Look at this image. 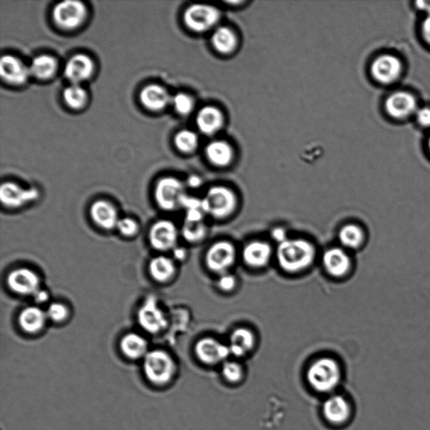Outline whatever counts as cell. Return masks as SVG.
Here are the masks:
<instances>
[{
  "mask_svg": "<svg viewBox=\"0 0 430 430\" xmlns=\"http://www.w3.org/2000/svg\"><path fill=\"white\" fill-rule=\"evenodd\" d=\"M178 231L172 221L159 220L150 230L149 240L151 247L160 252L176 247Z\"/></svg>",
  "mask_w": 430,
  "mask_h": 430,
  "instance_id": "cell-12",
  "label": "cell"
},
{
  "mask_svg": "<svg viewBox=\"0 0 430 430\" xmlns=\"http://www.w3.org/2000/svg\"><path fill=\"white\" fill-rule=\"evenodd\" d=\"M116 228L120 233L126 237L134 236L139 231V225L137 222L130 218L121 219L118 222Z\"/></svg>",
  "mask_w": 430,
  "mask_h": 430,
  "instance_id": "cell-38",
  "label": "cell"
},
{
  "mask_svg": "<svg viewBox=\"0 0 430 430\" xmlns=\"http://www.w3.org/2000/svg\"><path fill=\"white\" fill-rule=\"evenodd\" d=\"M211 42L214 48L218 53L229 55L234 53L237 47V37L229 27L220 26L217 28L211 36Z\"/></svg>",
  "mask_w": 430,
  "mask_h": 430,
  "instance_id": "cell-28",
  "label": "cell"
},
{
  "mask_svg": "<svg viewBox=\"0 0 430 430\" xmlns=\"http://www.w3.org/2000/svg\"><path fill=\"white\" fill-rule=\"evenodd\" d=\"M7 285L17 295L34 296L40 290V278L28 268H18L9 274Z\"/></svg>",
  "mask_w": 430,
  "mask_h": 430,
  "instance_id": "cell-13",
  "label": "cell"
},
{
  "mask_svg": "<svg viewBox=\"0 0 430 430\" xmlns=\"http://www.w3.org/2000/svg\"><path fill=\"white\" fill-rule=\"evenodd\" d=\"M220 20L219 9L205 4H192L183 15V21L188 29L198 33L210 31Z\"/></svg>",
  "mask_w": 430,
  "mask_h": 430,
  "instance_id": "cell-7",
  "label": "cell"
},
{
  "mask_svg": "<svg viewBox=\"0 0 430 430\" xmlns=\"http://www.w3.org/2000/svg\"><path fill=\"white\" fill-rule=\"evenodd\" d=\"M222 374L227 381L236 384L242 380L243 377L242 367L237 362H226L222 368Z\"/></svg>",
  "mask_w": 430,
  "mask_h": 430,
  "instance_id": "cell-36",
  "label": "cell"
},
{
  "mask_svg": "<svg viewBox=\"0 0 430 430\" xmlns=\"http://www.w3.org/2000/svg\"><path fill=\"white\" fill-rule=\"evenodd\" d=\"M46 319V312L38 307L31 306L21 311L19 316V324L24 332L35 334L43 329Z\"/></svg>",
  "mask_w": 430,
  "mask_h": 430,
  "instance_id": "cell-26",
  "label": "cell"
},
{
  "mask_svg": "<svg viewBox=\"0 0 430 430\" xmlns=\"http://www.w3.org/2000/svg\"><path fill=\"white\" fill-rule=\"evenodd\" d=\"M172 103L175 111L180 116H188L195 108L193 98L184 93H178L173 97Z\"/></svg>",
  "mask_w": 430,
  "mask_h": 430,
  "instance_id": "cell-35",
  "label": "cell"
},
{
  "mask_svg": "<svg viewBox=\"0 0 430 430\" xmlns=\"http://www.w3.org/2000/svg\"><path fill=\"white\" fill-rule=\"evenodd\" d=\"M34 297L38 304H44V302L49 300L48 292L41 290L36 292Z\"/></svg>",
  "mask_w": 430,
  "mask_h": 430,
  "instance_id": "cell-43",
  "label": "cell"
},
{
  "mask_svg": "<svg viewBox=\"0 0 430 430\" xmlns=\"http://www.w3.org/2000/svg\"><path fill=\"white\" fill-rule=\"evenodd\" d=\"M66 106L72 110H81L88 103V93L80 84H71L63 93Z\"/></svg>",
  "mask_w": 430,
  "mask_h": 430,
  "instance_id": "cell-32",
  "label": "cell"
},
{
  "mask_svg": "<svg viewBox=\"0 0 430 430\" xmlns=\"http://www.w3.org/2000/svg\"><path fill=\"white\" fill-rule=\"evenodd\" d=\"M422 33L425 41L430 45V6L427 9V15L423 21Z\"/></svg>",
  "mask_w": 430,
  "mask_h": 430,
  "instance_id": "cell-41",
  "label": "cell"
},
{
  "mask_svg": "<svg viewBox=\"0 0 430 430\" xmlns=\"http://www.w3.org/2000/svg\"><path fill=\"white\" fill-rule=\"evenodd\" d=\"M0 75L4 81L13 85L25 84L31 77L30 68L12 55H4L0 59Z\"/></svg>",
  "mask_w": 430,
  "mask_h": 430,
  "instance_id": "cell-15",
  "label": "cell"
},
{
  "mask_svg": "<svg viewBox=\"0 0 430 430\" xmlns=\"http://www.w3.org/2000/svg\"><path fill=\"white\" fill-rule=\"evenodd\" d=\"M144 370L151 382L163 385L171 381L176 368L172 357L167 352L157 349L146 354Z\"/></svg>",
  "mask_w": 430,
  "mask_h": 430,
  "instance_id": "cell-4",
  "label": "cell"
},
{
  "mask_svg": "<svg viewBox=\"0 0 430 430\" xmlns=\"http://www.w3.org/2000/svg\"><path fill=\"white\" fill-rule=\"evenodd\" d=\"M208 230L204 221L191 222L185 220L183 227V236L190 243L200 242L205 238Z\"/></svg>",
  "mask_w": 430,
  "mask_h": 430,
  "instance_id": "cell-33",
  "label": "cell"
},
{
  "mask_svg": "<svg viewBox=\"0 0 430 430\" xmlns=\"http://www.w3.org/2000/svg\"><path fill=\"white\" fill-rule=\"evenodd\" d=\"M237 285L236 278L232 274L225 273L220 276L217 285L220 290L223 292H230L234 290V288Z\"/></svg>",
  "mask_w": 430,
  "mask_h": 430,
  "instance_id": "cell-39",
  "label": "cell"
},
{
  "mask_svg": "<svg viewBox=\"0 0 430 430\" xmlns=\"http://www.w3.org/2000/svg\"><path fill=\"white\" fill-rule=\"evenodd\" d=\"M47 318L54 322H63L68 316V309L61 302H53L49 305L46 311Z\"/></svg>",
  "mask_w": 430,
  "mask_h": 430,
  "instance_id": "cell-37",
  "label": "cell"
},
{
  "mask_svg": "<svg viewBox=\"0 0 430 430\" xmlns=\"http://www.w3.org/2000/svg\"><path fill=\"white\" fill-rule=\"evenodd\" d=\"M195 353L198 358L208 365L224 362L230 355L229 346L209 337L202 339L197 343Z\"/></svg>",
  "mask_w": 430,
  "mask_h": 430,
  "instance_id": "cell-18",
  "label": "cell"
},
{
  "mask_svg": "<svg viewBox=\"0 0 430 430\" xmlns=\"http://www.w3.org/2000/svg\"><path fill=\"white\" fill-rule=\"evenodd\" d=\"M185 185L178 178L166 177L160 179L155 188V198L160 209L176 210L182 207L186 196Z\"/></svg>",
  "mask_w": 430,
  "mask_h": 430,
  "instance_id": "cell-5",
  "label": "cell"
},
{
  "mask_svg": "<svg viewBox=\"0 0 430 430\" xmlns=\"http://www.w3.org/2000/svg\"><path fill=\"white\" fill-rule=\"evenodd\" d=\"M30 72L33 77L39 80H48L58 70V61L50 55H40L32 60Z\"/></svg>",
  "mask_w": 430,
  "mask_h": 430,
  "instance_id": "cell-29",
  "label": "cell"
},
{
  "mask_svg": "<svg viewBox=\"0 0 430 430\" xmlns=\"http://www.w3.org/2000/svg\"><path fill=\"white\" fill-rule=\"evenodd\" d=\"M139 324L145 332L158 334L168 326V319L163 311L159 308L155 297H150L140 307L138 314Z\"/></svg>",
  "mask_w": 430,
  "mask_h": 430,
  "instance_id": "cell-9",
  "label": "cell"
},
{
  "mask_svg": "<svg viewBox=\"0 0 430 430\" xmlns=\"http://www.w3.org/2000/svg\"><path fill=\"white\" fill-rule=\"evenodd\" d=\"M428 145H429V150H430V137H429V139Z\"/></svg>",
  "mask_w": 430,
  "mask_h": 430,
  "instance_id": "cell-46",
  "label": "cell"
},
{
  "mask_svg": "<svg viewBox=\"0 0 430 430\" xmlns=\"http://www.w3.org/2000/svg\"><path fill=\"white\" fill-rule=\"evenodd\" d=\"M173 254L174 257H176L178 260H180V261H182V260L185 259L187 256L186 250H184V248L181 247H175L173 249Z\"/></svg>",
  "mask_w": 430,
  "mask_h": 430,
  "instance_id": "cell-45",
  "label": "cell"
},
{
  "mask_svg": "<svg viewBox=\"0 0 430 430\" xmlns=\"http://www.w3.org/2000/svg\"><path fill=\"white\" fill-rule=\"evenodd\" d=\"M149 272L153 280L159 282H166L171 280L176 272V267L172 259L158 257L151 260Z\"/></svg>",
  "mask_w": 430,
  "mask_h": 430,
  "instance_id": "cell-31",
  "label": "cell"
},
{
  "mask_svg": "<svg viewBox=\"0 0 430 430\" xmlns=\"http://www.w3.org/2000/svg\"><path fill=\"white\" fill-rule=\"evenodd\" d=\"M272 237L278 245L286 242L287 240L286 231L282 227H277V228L273 229L272 231Z\"/></svg>",
  "mask_w": 430,
  "mask_h": 430,
  "instance_id": "cell-42",
  "label": "cell"
},
{
  "mask_svg": "<svg viewBox=\"0 0 430 430\" xmlns=\"http://www.w3.org/2000/svg\"><path fill=\"white\" fill-rule=\"evenodd\" d=\"M198 130L203 134L212 135L218 132L224 125L223 113L215 107L206 106L198 111L196 117Z\"/></svg>",
  "mask_w": 430,
  "mask_h": 430,
  "instance_id": "cell-23",
  "label": "cell"
},
{
  "mask_svg": "<svg viewBox=\"0 0 430 430\" xmlns=\"http://www.w3.org/2000/svg\"><path fill=\"white\" fill-rule=\"evenodd\" d=\"M417 121L423 127H430V108L425 107L417 111Z\"/></svg>",
  "mask_w": 430,
  "mask_h": 430,
  "instance_id": "cell-40",
  "label": "cell"
},
{
  "mask_svg": "<svg viewBox=\"0 0 430 430\" xmlns=\"http://www.w3.org/2000/svg\"><path fill=\"white\" fill-rule=\"evenodd\" d=\"M236 258V250L232 243L219 242L212 245L208 250L205 262L208 268L215 273H227L228 269L233 266Z\"/></svg>",
  "mask_w": 430,
  "mask_h": 430,
  "instance_id": "cell-8",
  "label": "cell"
},
{
  "mask_svg": "<svg viewBox=\"0 0 430 430\" xmlns=\"http://www.w3.org/2000/svg\"><path fill=\"white\" fill-rule=\"evenodd\" d=\"M237 206V198L228 188L216 186L208 191L202 198V208L213 218L225 219L233 214Z\"/></svg>",
  "mask_w": 430,
  "mask_h": 430,
  "instance_id": "cell-3",
  "label": "cell"
},
{
  "mask_svg": "<svg viewBox=\"0 0 430 430\" xmlns=\"http://www.w3.org/2000/svg\"><path fill=\"white\" fill-rule=\"evenodd\" d=\"M123 353L130 359H139L148 354V342L138 334L130 333L121 339Z\"/></svg>",
  "mask_w": 430,
  "mask_h": 430,
  "instance_id": "cell-30",
  "label": "cell"
},
{
  "mask_svg": "<svg viewBox=\"0 0 430 430\" xmlns=\"http://www.w3.org/2000/svg\"><path fill=\"white\" fill-rule=\"evenodd\" d=\"M324 267L330 276L344 277L352 270V261L347 250L343 248H330L323 256Z\"/></svg>",
  "mask_w": 430,
  "mask_h": 430,
  "instance_id": "cell-17",
  "label": "cell"
},
{
  "mask_svg": "<svg viewBox=\"0 0 430 430\" xmlns=\"http://www.w3.org/2000/svg\"><path fill=\"white\" fill-rule=\"evenodd\" d=\"M206 157L215 166H229L234 158L232 146L225 140H214L206 146Z\"/></svg>",
  "mask_w": 430,
  "mask_h": 430,
  "instance_id": "cell-25",
  "label": "cell"
},
{
  "mask_svg": "<svg viewBox=\"0 0 430 430\" xmlns=\"http://www.w3.org/2000/svg\"><path fill=\"white\" fill-rule=\"evenodd\" d=\"M174 143L182 153H191L198 148V137L195 132L183 130L175 136Z\"/></svg>",
  "mask_w": 430,
  "mask_h": 430,
  "instance_id": "cell-34",
  "label": "cell"
},
{
  "mask_svg": "<svg viewBox=\"0 0 430 430\" xmlns=\"http://www.w3.org/2000/svg\"><path fill=\"white\" fill-rule=\"evenodd\" d=\"M314 245L302 239H287L278 245L277 259L283 271L295 273L305 270L315 258Z\"/></svg>",
  "mask_w": 430,
  "mask_h": 430,
  "instance_id": "cell-1",
  "label": "cell"
},
{
  "mask_svg": "<svg viewBox=\"0 0 430 430\" xmlns=\"http://www.w3.org/2000/svg\"><path fill=\"white\" fill-rule=\"evenodd\" d=\"M323 411L326 419L334 424H346L352 416L351 404L339 395L330 396L326 400Z\"/></svg>",
  "mask_w": 430,
  "mask_h": 430,
  "instance_id": "cell-20",
  "label": "cell"
},
{
  "mask_svg": "<svg viewBox=\"0 0 430 430\" xmlns=\"http://www.w3.org/2000/svg\"><path fill=\"white\" fill-rule=\"evenodd\" d=\"M338 238L344 249L358 250L365 244L367 234L361 225L352 223L342 227Z\"/></svg>",
  "mask_w": 430,
  "mask_h": 430,
  "instance_id": "cell-27",
  "label": "cell"
},
{
  "mask_svg": "<svg viewBox=\"0 0 430 430\" xmlns=\"http://www.w3.org/2000/svg\"><path fill=\"white\" fill-rule=\"evenodd\" d=\"M88 16L86 6L78 0H66L56 4L53 12L56 26L63 30H74L82 26Z\"/></svg>",
  "mask_w": 430,
  "mask_h": 430,
  "instance_id": "cell-6",
  "label": "cell"
},
{
  "mask_svg": "<svg viewBox=\"0 0 430 430\" xmlns=\"http://www.w3.org/2000/svg\"><path fill=\"white\" fill-rule=\"evenodd\" d=\"M256 339L252 332L247 328H238L230 335L229 348L230 354L236 357H243L252 351Z\"/></svg>",
  "mask_w": 430,
  "mask_h": 430,
  "instance_id": "cell-24",
  "label": "cell"
},
{
  "mask_svg": "<svg viewBox=\"0 0 430 430\" xmlns=\"http://www.w3.org/2000/svg\"><path fill=\"white\" fill-rule=\"evenodd\" d=\"M40 193L35 188H25L15 183L6 182L0 187V200L2 205L16 209L36 201Z\"/></svg>",
  "mask_w": 430,
  "mask_h": 430,
  "instance_id": "cell-10",
  "label": "cell"
},
{
  "mask_svg": "<svg viewBox=\"0 0 430 430\" xmlns=\"http://www.w3.org/2000/svg\"><path fill=\"white\" fill-rule=\"evenodd\" d=\"M188 184L189 187L197 188L200 187L202 184V180L200 177L198 176H191L188 179Z\"/></svg>",
  "mask_w": 430,
  "mask_h": 430,
  "instance_id": "cell-44",
  "label": "cell"
},
{
  "mask_svg": "<svg viewBox=\"0 0 430 430\" xmlns=\"http://www.w3.org/2000/svg\"><path fill=\"white\" fill-rule=\"evenodd\" d=\"M172 101L167 89L158 84H149L140 93L141 105L150 111H163Z\"/></svg>",
  "mask_w": 430,
  "mask_h": 430,
  "instance_id": "cell-19",
  "label": "cell"
},
{
  "mask_svg": "<svg viewBox=\"0 0 430 430\" xmlns=\"http://www.w3.org/2000/svg\"><path fill=\"white\" fill-rule=\"evenodd\" d=\"M385 108L394 119L404 120L417 111V101L413 94L396 92L387 98Z\"/></svg>",
  "mask_w": 430,
  "mask_h": 430,
  "instance_id": "cell-16",
  "label": "cell"
},
{
  "mask_svg": "<svg viewBox=\"0 0 430 430\" xmlns=\"http://www.w3.org/2000/svg\"><path fill=\"white\" fill-rule=\"evenodd\" d=\"M404 67L401 60L396 56L385 54L378 56L373 61L371 68L372 77L377 82L384 84L393 83L403 73Z\"/></svg>",
  "mask_w": 430,
  "mask_h": 430,
  "instance_id": "cell-11",
  "label": "cell"
},
{
  "mask_svg": "<svg viewBox=\"0 0 430 430\" xmlns=\"http://www.w3.org/2000/svg\"><path fill=\"white\" fill-rule=\"evenodd\" d=\"M91 216L94 223L103 230L115 228L120 220L116 208L105 200L93 203L91 208Z\"/></svg>",
  "mask_w": 430,
  "mask_h": 430,
  "instance_id": "cell-22",
  "label": "cell"
},
{
  "mask_svg": "<svg viewBox=\"0 0 430 430\" xmlns=\"http://www.w3.org/2000/svg\"><path fill=\"white\" fill-rule=\"evenodd\" d=\"M94 70L96 66L91 56L79 53L73 56L66 63L64 76L71 84H80L91 78Z\"/></svg>",
  "mask_w": 430,
  "mask_h": 430,
  "instance_id": "cell-14",
  "label": "cell"
},
{
  "mask_svg": "<svg viewBox=\"0 0 430 430\" xmlns=\"http://www.w3.org/2000/svg\"><path fill=\"white\" fill-rule=\"evenodd\" d=\"M272 253L270 245L256 240L245 245L242 257L245 263L250 267L262 268L270 262Z\"/></svg>",
  "mask_w": 430,
  "mask_h": 430,
  "instance_id": "cell-21",
  "label": "cell"
},
{
  "mask_svg": "<svg viewBox=\"0 0 430 430\" xmlns=\"http://www.w3.org/2000/svg\"><path fill=\"white\" fill-rule=\"evenodd\" d=\"M342 379V370L332 358H320L313 363L308 372L312 387L320 393H329L337 389Z\"/></svg>",
  "mask_w": 430,
  "mask_h": 430,
  "instance_id": "cell-2",
  "label": "cell"
}]
</instances>
